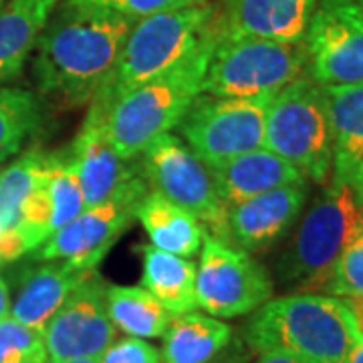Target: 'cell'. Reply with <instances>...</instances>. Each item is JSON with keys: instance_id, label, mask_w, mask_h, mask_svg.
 <instances>
[{"instance_id": "6da1fadb", "label": "cell", "mask_w": 363, "mask_h": 363, "mask_svg": "<svg viewBox=\"0 0 363 363\" xmlns=\"http://www.w3.org/2000/svg\"><path fill=\"white\" fill-rule=\"evenodd\" d=\"M135 21L59 0L35 45L33 75L40 93L91 104L113 71Z\"/></svg>"}, {"instance_id": "7a4b0ae2", "label": "cell", "mask_w": 363, "mask_h": 363, "mask_svg": "<svg viewBox=\"0 0 363 363\" xmlns=\"http://www.w3.org/2000/svg\"><path fill=\"white\" fill-rule=\"evenodd\" d=\"M216 40V35L208 37L176 65L128 91L105 109L107 138L123 160H138L154 140L178 128L202 93Z\"/></svg>"}, {"instance_id": "3957f363", "label": "cell", "mask_w": 363, "mask_h": 363, "mask_svg": "<svg viewBox=\"0 0 363 363\" xmlns=\"http://www.w3.org/2000/svg\"><path fill=\"white\" fill-rule=\"evenodd\" d=\"M353 313L343 298L298 291L252 313L245 341L255 351H285L307 363H347Z\"/></svg>"}, {"instance_id": "277c9868", "label": "cell", "mask_w": 363, "mask_h": 363, "mask_svg": "<svg viewBox=\"0 0 363 363\" xmlns=\"http://www.w3.org/2000/svg\"><path fill=\"white\" fill-rule=\"evenodd\" d=\"M212 35H216L214 0L135 21L113 71L89 105L105 111L121 95L176 65Z\"/></svg>"}, {"instance_id": "5b68a950", "label": "cell", "mask_w": 363, "mask_h": 363, "mask_svg": "<svg viewBox=\"0 0 363 363\" xmlns=\"http://www.w3.org/2000/svg\"><path fill=\"white\" fill-rule=\"evenodd\" d=\"M363 226V204L350 184L325 188L291 245L277 262V274L286 286L298 291H325L343 248Z\"/></svg>"}, {"instance_id": "8992f818", "label": "cell", "mask_w": 363, "mask_h": 363, "mask_svg": "<svg viewBox=\"0 0 363 363\" xmlns=\"http://www.w3.org/2000/svg\"><path fill=\"white\" fill-rule=\"evenodd\" d=\"M264 147L291 162L307 180L325 184L331 178L333 133L323 85L303 75L272 97Z\"/></svg>"}, {"instance_id": "52a82bcc", "label": "cell", "mask_w": 363, "mask_h": 363, "mask_svg": "<svg viewBox=\"0 0 363 363\" xmlns=\"http://www.w3.org/2000/svg\"><path fill=\"white\" fill-rule=\"evenodd\" d=\"M303 75H307L305 43L252 37L216 40L202 93L218 97L277 95Z\"/></svg>"}, {"instance_id": "ba28073f", "label": "cell", "mask_w": 363, "mask_h": 363, "mask_svg": "<svg viewBox=\"0 0 363 363\" xmlns=\"http://www.w3.org/2000/svg\"><path fill=\"white\" fill-rule=\"evenodd\" d=\"M272 97H218L200 93L176 130L208 168L216 166L264 147L267 111Z\"/></svg>"}, {"instance_id": "9c48e42d", "label": "cell", "mask_w": 363, "mask_h": 363, "mask_svg": "<svg viewBox=\"0 0 363 363\" xmlns=\"http://www.w3.org/2000/svg\"><path fill=\"white\" fill-rule=\"evenodd\" d=\"M138 168L150 190H156L178 206L194 214L206 233L228 242L226 214L206 164L172 131L160 135L140 154Z\"/></svg>"}, {"instance_id": "30bf717a", "label": "cell", "mask_w": 363, "mask_h": 363, "mask_svg": "<svg viewBox=\"0 0 363 363\" xmlns=\"http://www.w3.org/2000/svg\"><path fill=\"white\" fill-rule=\"evenodd\" d=\"M274 293L271 274L250 257L214 234H204L196 267V301L208 315L233 319L250 315Z\"/></svg>"}, {"instance_id": "8fae6325", "label": "cell", "mask_w": 363, "mask_h": 363, "mask_svg": "<svg viewBox=\"0 0 363 363\" xmlns=\"http://www.w3.org/2000/svg\"><path fill=\"white\" fill-rule=\"evenodd\" d=\"M150 190L142 172L125 182L107 200L87 206L73 220L43 242L33 257L39 260H67L83 271H97L109 248L135 220V210Z\"/></svg>"}, {"instance_id": "7c38bea8", "label": "cell", "mask_w": 363, "mask_h": 363, "mask_svg": "<svg viewBox=\"0 0 363 363\" xmlns=\"http://www.w3.org/2000/svg\"><path fill=\"white\" fill-rule=\"evenodd\" d=\"M303 43L307 75L315 83L363 81V13L357 0H319Z\"/></svg>"}, {"instance_id": "4fadbf2b", "label": "cell", "mask_w": 363, "mask_h": 363, "mask_svg": "<svg viewBox=\"0 0 363 363\" xmlns=\"http://www.w3.org/2000/svg\"><path fill=\"white\" fill-rule=\"evenodd\" d=\"M105 283L97 271L69 295L45 333L49 363L99 359L116 341L117 329L105 307Z\"/></svg>"}, {"instance_id": "5bb4252c", "label": "cell", "mask_w": 363, "mask_h": 363, "mask_svg": "<svg viewBox=\"0 0 363 363\" xmlns=\"http://www.w3.org/2000/svg\"><path fill=\"white\" fill-rule=\"evenodd\" d=\"M83 210L85 198L69 152L45 154L39 178L21 206L18 238L25 252H35Z\"/></svg>"}, {"instance_id": "9a60e30c", "label": "cell", "mask_w": 363, "mask_h": 363, "mask_svg": "<svg viewBox=\"0 0 363 363\" xmlns=\"http://www.w3.org/2000/svg\"><path fill=\"white\" fill-rule=\"evenodd\" d=\"M319 0H218V40L269 39L303 43Z\"/></svg>"}, {"instance_id": "2e32d148", "label": "cell", "mask_w": 363, "mask_h": 363, "mask_svg": "<svg viewBox=\"0 0 363 363\" xmlns=\"http://www.w3.org/2000/svg\"><path fill=\"white\" fill-rule=\"evenodd\" d=\"M307 196V184H289L228 206V242L247 252L272 247L295 226Z\"/></svg>"}, {"instance_id": "e0dca14e", "label": "cell", "mask_w": 363, "mask_h": 363, "mask_svg": "<svg viewBox=\"0 0 363 363\" xmlns=\"http://www.w3.org/2000/svg\"><path fill=\"white\" fill-rule=\"evenodd\" d=\"M67 152L79 178L85 208L107 200L140 172L138 166H131V162L123 160L111 145L105 131L104 109L97 105H89L75 142Z\"/></svg>"}, {"instance_id": "ac0fdd59", "label": "cell", "mask_w": 363, "mask_h": 363, "mask_svg": "<svg viewBox=\"0 0 363 363\" xmlns=\"http://www.w3.org/2000/svg\"><path fill=\"white\" fill-rule=\"evenodd\" d=\"M210 174L216 192L226 206L245 202L248 198L264 194L281 186L307 184V178L301 169L267 147H259L210 166Z\"/></svg>"}, {"instance_id": "d6986e66", "label": "cell", "mask_w": 363, "mask_h": 363, "mask_svg": "<svg viewBox=\"0 0 363 363\" xmlns=\"http://www.w3.org/2000/svg\"><path fill=\"white\" fill-rule=\"evenodd\" d=\"M93 272L77 269L67 260H47V264L26 272L9 315L43 335L55 313Z\"/></svg>"}, {"instance_id": "ffe728a7", "label": "cell", "mask_w": 363, "mask_h": 363, "mask_svg": "<svg viewBox=\"0 0 363 363\" xmlns=\"http://www.w3.org/2000/svg\"><path fill=\"white\" fill-rule=\"evenodd\" d=\"M162 363H233V327L204 313L174 315L164 331Z\"/></svg>"}, {"instance_id": "44dd1931", "label": "cell", "mask_w": 363, "mask_h": 363, "mask_svg": "<svg viewBox=\"0 0 363 363\" xmlns=\"http://www.w3.org/2000/svg\"><path fill=\"white\" fill-rule=\"evenodd\" d=\"M323 93L333 133L331 184H351L363 162V81L323 85Z\"/></svg>"}, {"instance_id": "7402d4cb", "label": "cell", "mask_w": 363, "mask_h": 363, "mask_svg": "<svg viewBox=\"0 0 363 363\" xmlns=\"http://www.w3.org/2000/svg\"><path fill=\"white\" fill-rule=\"evenodd\" d=\"M135 220H140L152 247L192 259L200 252L206 228L186 208L178 206L156 190H147L138 204Z\"/></svg>"}, {"instance_id": "603a6c76", "label": "cell", "mask_w": 363, "mask_h": 363, "mask_svg": "<svg viewBox=\"0 0 363 363\" xmlns=\"http://www.w3.org/2000/svg\"><path fill=\"white\" fill-rule=\"evenodd\" d=\"M59 0H6L0 6V83L18 77Z\"/></svg>"}, {"instance_id": "cb8c5ba5", "label": "cell", "mask_w": 363, "mask_h": 363, "mask_svg": "<svg viewBox=\"0 0 363 363\" xmlns=\"http://www.w3.org/2000/svg\"><path fill=\"white\" fill-rule=\"evenodd\" d=\"M142 286L168 309L172 315L194 311L196 264L190 259L172 255L166 250L142 245Z\"/></svg>"}, {"instance_id": "d4e9b609", "label": "cell", "mask_w": 363, "mask_h": 363, "mask_svg": "<svg viewBox=\"0 0 363 363\" xmlns=\"http://www.w3.org/2000/svg\"><path fill=\"white\" fill-rule=\"evenodd\" d=\"M105 307L116 329L138 339L162 337L174 317L143 286H107Z\"/></svg>"}, {"instance_id": "484cf974", "label": "cell", "mask_w": 363, "mask_h": 363, "mask_svg": "<svg viewBox=\"0 0 363 363\" xmlns=\"http://www.w3.org/2000/svg\"><path fill=\"white\" fill-rule=\"evenodd\" d=\"M43 157H45V152H28L21 160H16L13 166L0 172V222L4 228L6 262L25 255L23 242L18 238L21 206L39 178Z\"/></svg>"}, {"instance_id": "4316f807", "label": "cell", "mask_w": 363, "mask_h": 363, "mask_svg": "<svg viewBox=\"0 0 363 363\" xmlns=\"http://www.w3.org/2000/svg\"><path fill=\"white\" fill-rule=\"evenodd\" d=\"M39 101L33 93L0 89V162L14 156L39 123Z\"/></svg>"}, {"instance_id": "83f0119b", "label": "cell", "mask_w": 363, "mask_h": 363, "mask_svg": "<svg viewBox=\"0 0 363 363\" xmlns=\"http://www.w3.org/2000/svg\"><path fill=\"white\" fill-rule=\"evenodd\" d=\"M0 363H49L45 339L11 315L0 319Z\"/></svg>"}, {"instance_id": "f1b7e54d", "label": "cell", "mask_w": 363, "mask_h": 363, "mask_svg": "<svg viewBox=\"0 0 363 363\" xmlns=\"http://www.w3.org/2000/svg\"><path fill=\"white\" fill-rule=\"evenodd\" d=\"M325 291L339 298H363V226L339 255Z\"/></svg>"}, {"instance_id": "f546056e", "label": "cell", "mask_w": 363, "mask_h": 363, "mask_svg": "<svg viewBox=\"0 0 363 363\" xmlns=\"http://www.w3.org/2000/svg\"><path fill=\"white\" fill-rule=\"evenodd\" d=\"M75 4H85L91 9H99L107 13H116L130 18V21H140L145 16H152L166 11H176L184 6H194V4H204L210 0H69Z\"/></svg>"}, {"instance_id": "4dcf8cb0", "label": "cell", "mask_w": 363, "mask_h": 363, "mask_svg": "<svg viewBox=\"0 0 363 363\" xmlns=\"http://www.w3.org/2000/svg\"><path fill=\"white\" fill-rule=\"evenodd\" d=\"M97 363H162V355L143 339L125 337L113 341Z\"/></svg>"}, {"instance_id": "1f68e13d", "label": "cell", "mask_w": 363, "mask_h": 363, "mask_svg": "<svg viewBox=\"0 0 363 363\" xmlns=\"http://www.w3.org/2000/svg\"><path fill=\"white\" fill-rule=\"evenodd\" d=\"M347 363H363V333L357 327L355 317L351 319V345L347 353Z\"/></svg>"}, {"instance_id": "d6a6232c", "label": "cell", "mask_w": 363, "mask_h": 363, "mask_svg": "<svg viewBox=\"0 0 363 363\" xmlns=\"http://www.w3.org/2000/svg\"><path fill=\"white\" fill-rule=\"evenodd\" d=\"M255 363H307L285 351H260Z\"/></svg>"}, {"instance_id": "836d02e7", "label": "cell", "mask_w": 363, "mask_h": 363, "mask_svg": "<svg viewBox=\"0 0 363 363\" xmlns=\"http://www.w3.org/2000/svg\"><path fill=\"white\" fill-rule=\"evenodd\" d=\"M9 313H11V291L6 281L0 277V319L9 317Z\"/></svg>"}, {"instance_id": "e575fe53", "label": "cell", "mask_w": 363, "mask_h": 363, "mask_svg": "<svg viewBox=\"0 0 363 363\" xmlns=\"http://www.w3.org/2000/svg\"><path fill=\"white\" fill-rule=\"evenodd\" d=\"M350 186L353 188V192H355V196H357V200L363 204V162H362V166L357 168V172H355V176H353V180H351Z\"/></svg>"}, {"instance_id": "d590c367", "label": "cell", "mask_w": 363, "mask_h": 363, "mask_svg": "<svg viewBox=\"0 0 363 363\" xmlns=\"http://www.w3.org/2000/svg\"><path fill=\"white\" fill-rule=\"evenodd\" d=\"M4 228H2V222H0V264H4Z\"/></svg>"}, {"instance_id": "8d00e7d4", "label": "cell", "mask_w": 363, "mask_h": 363, "mask_svg": "<svg viewBox=\"0 0 363 363\" xmlns=\"http://www.w3.org/2000/svg\"><path fill=\"white\" fill-rule=\"evenodd\" d=\"M65 363H97V359H73V362H65Z\"/></svg>"}, {"instance_id": "74e56055", "label": "cell", "mask_w": 363, "mask_h": 363, "mask_svg": "<svg viewBox=\"0 0 363 363\" xmlns=\"http://www.w3.org/2000/svg\"><path fill=\"white\" fill-rule=\"evenodd\" d=\"M359 2V6H362V13H363V0H357Z\"/></svg>"}, {"instance_id": "f35d334b", "label": "cell", "mask_w": 363, "mask_h": 363, "mask_svg": "<svg viewBox=\"0 0 363 363\" xmlns=\"http://www.w3.org/2000/svg\"><path fill=\"white\" fill-rule=\"evenodd\" d=\"M4 2H6V0H0V6H2V4H4Z\"/></svg>"}]
</instances>
